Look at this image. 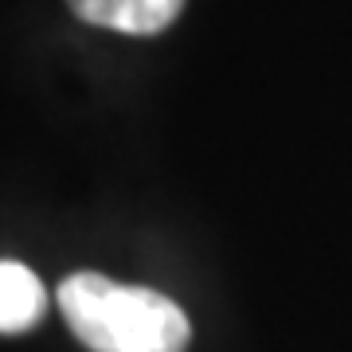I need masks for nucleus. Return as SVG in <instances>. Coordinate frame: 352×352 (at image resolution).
I'll list each match as a JSON object with an SVG mask.
<instances>
[{
    "label": "nucleus",
    "mask_w": 352,
    "mask_h": 352,
    "mask_svg": "<svg viewBox=\"0 0 352 352\" xmlns=\"http://www.w3.org/2000/svg\"><path fill=\"white\" fill-rule=\"evenodd\" d=\"M59 309L90 352H184L192 340L173 298L102 274H71L59 286Z\"/></svg>",
    "instance_id": "f257e3e1"
},
{
    "label": "nucleus",
    "mask_w": 352,
    "mask_h": 352,
    "mask_svg": "<svg viewBox=\"0 0 352 352\" xmlns=\"http://www.w3.org/2000/svg\"><path fill=\"white\" fill-rule=\"evenodd\" d=\"M78 20L126 36H157L173 24L184 0H67Z\"/></svg>",
    "instance_id": "f03ea898"
},
{
    "label": "nucleus",
    "mask_w": 352,
    "mask_h": 352,
    "mask_svg": "<svg viewBox=\"0 0 352 352\" xmlns=\"http://www.w3.org/2000/svg\"><path fill=\"white\" fill-rule=\"evenodd\" d=\"M47 294L24 263H0V333H24L43 317Z\"/></svg>",
    "instance_id": "7ed1b4c3"
}]
</instances>
